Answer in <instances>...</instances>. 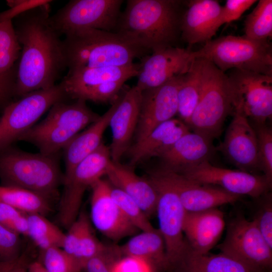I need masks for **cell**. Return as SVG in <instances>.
Returning <instances> with one entry per match:
<instances>
[{"instance_id": "obj_1", "label": "cell", "mask_w": 272, "mask_h": 272, "mask_svg": "<svg viewBox=\"0 0 272 272\" xmlns=\"http://www.w3.org/2000/svg\"><path fill=\"white\" fill-rule=\"evenodd\" d=\"M49 3L20 14L13 22L21 48L14 96L55 86L67 68L62 40L50 23Z\"/></svg>"}, {"instance_id": "obj_2", "label": "cell", "mask_w": 272, "mask_h": 272, "mask_svg": "<svg viewBox=\"0 0 272 272\" xmlns=\"http://www.w3.org/2000/svg\"><path fill=\"white\" fill-rule=\"evenodd\" d=\"M185 3L178 0H128L114 32L151 52L175 46L181 38Z\"/></svg>"}, {"instance_id": "obj_3", "label": "cell", "mask_w": 272, "mask_h": 272, "mask_svg": "<svg viewBox=\"0 0 272 272\" xmlns=\"http://www.w3.org/2000/svg\"><path fill=\"white\" fill-rule=\"evenodd\" d=\"M62 42L68 71L125 66L150 52L116 32L99 29L74 31L64 35Z\"/></svg>"}, {"instance_id": "obj_4", "label": "cell", "mask_w": 272, "mask_h": 272, "mask_svg": "<svg viewBox=\"0 0 272 272\" xmlns=\"http://www.w3.org/2000/svg\"><path fill=\"white\" fill-rule=\"evenodd\" d=\"M58 156L31 153L12 146L1 150V185L27 189L50 199L55 198L64 177Z\"/></svg>"}, {"instance_id": "obj_5", "label": "cell", "mask_w": 272, "mask_h": 272, "mask_svg": "<svg viewBox=\"0 0 272 272\" xmlns=\"http://www.w3.org/2000/svg\"><path fill=\"white\" fill-rule=\"evenodd\" d=\"M100 116L87 106L84 100L76 99L72 103L60 101L54 104L46 117L19 140L33 144L43 154L58 155L80 131Z\"/></svg>"}, {"instance_id": "obj_6", "label": "cell", "mask_w": 272, "mask_h": 272, "mask_svg": "<svg viewBox=\"0 0 272 272\" xmlns=\"http://www.w3.org/2000/svg\"><path fill=\"white\" fill-rule=\"evenodd\" d=\"M200 58L199 98L187 125L213 141L220 135L227 116L233 112L234 96L227 74L210 60Z\"/></svg>"}, {"instance_id": "obj_7", "label": "cell", "mask_w": 272, "mask_h": 272, "mask_svg": "<svg viewBox=\"0 0 272 272\" xmlns=\"http://www.w3.org/2000/svg\"><path fill=\"white\" fill-rule=\"evenodd\" d=\"M194 51L196 58L210 60L225 73L237 69L272 76V51L268 41L227 35L211 40Z\"/></svg>"}, {"instance_id": "obj_8", "label": "cell", "mask_w": 272, "mask_h": 272, "mask_svg": "<svg viewBox=\"0 0 272 272\" xmlns=\"http://www.w3.org/2000/svg\"><path fill=\"white\" fill-rule=\"evenodd\" d=\"M69 97L62 84L28 93L11 102L0 118V150L12 146L55 103Z\"/></svg>"}, {"instance_id": "obj_9", "label": "cell", "mask_w": 272, "mask_h": 272, "mask_svg": "<svg viewBox=\"0 0 272 272\" xmlns=\"http://www.w3.org/2000/svg\"><path fill=\"white\" fill-rule=\"evenodd\" d=\"M122 0H73L49 17L61 35L82 29L114 32L121 14Z\"/></svg>"}, {"instance_id": "obj_10", "label": "cell", "mask_w": 272, "mask_h": 272, "mask_svg": "<svg viewBox=\"0 0 272 272\" xmlns=\"http://www.w3.org/2000/svg\"><path fill=\"white\" fill-rule=\"evenodd\" d=\"M226 225L225 238L217 246L220 252L250 265L271 270L272 248L255 223L238 212Z\"/></svg>"}, {"instance_id": "obj_11", "label": "cell", "mask_w": 272, "mask_h": 272, "mask_svg": "<svg viewBox=\"0 0 272 272\" xmlns=\"http://www.w3.org/2000/svg\"><path fill=\"white\" fill-rule=\"evenodd\" d=\"M148 178L158 192L156 213L158 229L164 241L166 254L171 269L180 258L186 245L182 229L186 211L175 191L168 184L151 171Z\"/></svg>"}, {"instance_id": "obj_12", "label": "cell", "mask_w": 272, "mask_h": 272, "mask_svg": "<svg viewBox=\"0 0 272 272\" xmlns=\"http://www.w3.org/2000/svg\"><path fill=\"white\" fill-rule=\"evenodd\" d=\"M234 96L249 120L266 123L272 116V76L231 70L227 75Z\"/></svg>"}, {"instance_id": "obj_13", "label": "cell", "mask_w": 272, "mask_h": 272, "mask_svg": "<svg viewBox=\"0 0 272 272\" xmlns=\"http://www.w3.org/2000/svg\"><path fill=\"white\" fill-rule=\"evenodd\" d=\"M151 172L175 191L187 212H198L234 203L241 196L231 193L219 186L191 180L162 166Z\"/></svg>"}, {"instance_id": "obj_14", "label": "cell", "mask_w": 272, "mask_h": 272, "mask_svg": "<svg viewBox=\"0 0 272 272\" xmlns=\"http://www.w3.org/2000/svg\"><path fill=\"white\" fill-rule=\"evenodd\" d=\"M179 173L199 183L217 186L231 193L247 195L253 198L269 191L272 186L263 175L217 167L209 161Z\"/></svg>"}, {"instance_id": "obj_15", "label": "cell", "mask_w": 272, "mask_h": 272, "mask_svg": "<svg viewBox=\"0 0 272 272\" xmlns=\"http://www.w3.org/2000/svg\"><path fill=\"white\" fill-rule=\"evenodd\" d=\"M195 51L177 46L152 52L141 59L136 86L142 92L183 75L195 59Z\"/></svg>"}, {"instance_id": "obj_16", "label": "cell", "mask_w": 272, "mask_h": 272, "mask_svg": "<svg viewBox=\"0 0 272 272\" xmlns=\"http://www.w3.org/2000/svg\"><path fill=\"white\" fill-rule=\"evenodd\" d=\"M233 114L224 140L216 149L240 170L250 173L260 169L255 131L240 105L235 106Z\"/></svg>"}, {"instance_id": "obj_17", "label": "cell", "mask_w": 272, "mask_h": 272, "mask_svg": "<svg viewBox=\"0 0 272 272\" xmlns=\"http://www.w3.org/2000/svg\"><path fill=\"white\" fill-rule=\"evenodd\" d=\"M184 75L161 86L142 92L134 143L141 141L156 127L177 114V93Z\"/></svg>"}, {"instance_id": "obj_18", "label": "cell", "mask_w": 272, "mask_h": 272, "mask_svg": "<svg viewBox=\"0 0 272 272\" xmlns=\"http://www.w3.org/2000/svg\"><path fill=\"white\" fill-rule=\"evenodd\" d=\"M90 221L103 235L113 241L131 236L139 230L125 217L110 194L111 184L102 178L91 187Z\"/></svg>"}, {"instance_id": "obj_19", "label": "cell", "mask_w": 272, "mask_h": 272, "mask_svg": "<svg viewBox=\"0 0 272 272\" xmlns=\"http://www.w3.org/2000/svg\"><path fill=\"white\" fill-rule=\"evenodd\" d=\"M181 22V38L189 46L211 40L225 24L223 7L215 0L186 3Z\"/></svg>"}, {"instance_id": "obj_20", "label": "cell", "mask_w": 272, "mask_h": 272, "mask_svg": "<svg viewBox=\"0 0 272 272\" xmlns=\"http://www.w3.org/2000/svg\"><path fill=\"white\" fill-rule=\"evenodd\" d=\"M141 99L142 91L136 86L131 87L121 97L111 117L109 126L112 141L109 149L112 161L120 162L131 146L138 122Z\"/></svg>"}, {"instance_id": "obj_21", "label": "cell", "mask_w": 272, "mask_h": 272, "mask_svg": "<svg viewBox=\"0 0 272 272\" xmlns=\"http://www.w3.org/2000/svg\"><path fill=\"white\" fill-rule=\"evenodd\" d=\"M223 212L217 208L198 212H187L183 223V232L190 248L199 254H206L215 246L226 227Z\"/></svg>"}, {"instance_id": "obj_22", "label": "cell", "mask_w": 272, "mask_h": 272, "mask_svg": "<svg viewBox=\"0 0 272 272\" xmlns=\"http://www.w3.org/2000/svg\"><path fill=\"white\" fill-rule=\"evenodd\" d=\"M213 151L212 140L199 133L189 131L158 157L162 161V167L180 173L209 161Z\"/></svg>"}, {"instance_id": "obj_23", "label": "cell", "mask_w": 272, "mask_h": 272, "mask_svg": "<svg viewBox=\"0 0 272 272\" xmlns=\"http://www.w3.org/2000/svg\"><path fill=\"white\" fill-rule=\"evenodd\" d=\"M113 186L132 198L149 218L156 213L158 194L152 182L137 175L132 168L111 160L106 175Z\"/></svg>"}, {"instance_id": "obj_24", "label": "cell", "mask_w": 272, "mask_h": 272, "mask_svg": "<svg viewBox=\"0 0 272 272\" xmlns=\"http://www.w3.org/2000/svg\"><path fill=\"white\" fill-rule=\"evenodd\" d=\"M189 131L188 126L179 118H173L162 123L142 140L131 145L126 152L129 166L132 168L150 158L158 157Z\"/></svg>"}, {"instance_id": "obj_25", "label": "cell", "mask_w": 272, "mask_h": 272, "mask_svg": "<svg viewBox=\"0 0 272 272\" xmlns=\"http://www.w3.org/2000/svg\"><path fill=\"white\" fill-rule=\"evenodd\" d=\"M21 46L13 20L0 21V107L3 109L14 96L18 61Z\"/></svg>"}, {"instance_id": "obj_26", "label": "cell", "mask_w": 272, "mask_h": 272, "mask_svg": "<svg viewBox=\"0 0 272 272\" xmlns=\"http://www.w3.org/2000/svg\"><path fill=\"white\" fill-rule=\"evenodd\" d=\"M121 97L112 103L110 108L83 131L79 133L63 149L65 162L64 177L69 176L75 167L102 144L103 134L109 126L111 116Z\"/></svg>"}, {"instance_id": "obj_27", "label": "cell", "mask_w": 272, "mask_h": 272, "mask_svg": "<svg viewBox=\"0 0 272 272\" xmlns=\"http://www.w3.org/2000/svg\"><path fill=\"white\" fill-rule=\"evenodd\" d=\"M186 240V239H185ZM171 270L174 272H269L225 253L199 254L194 252L187 241L184 251Z\"/></svg>"}, {"instance_id": "obj_28", "label": "cell", "mask_w": 272, "mask_h": 272, "mask_svg": "<svg viewBox=\"0 0 272 272\" xmlns=\"http://www.w3.org/2000/svg\"><path fill=\"white\" fill-rule=\"evenodd\" d=\"M139 63L122 66L87 67L68 71L60 83L69 98L74 93L106 82L124 81L137 76Z\"/></svg>"}, {"instance_id": "obj_29", "label": "cell", "mask_w": 272, "mask_h": 272, "mask_svg": "<svg viewBox=\"0 0 272 272\" xmlns=\"http://www.w3.org/2000/svg\"><path fill=\"white\" fill-rule=\"evenodd\" d=\"M121 254L149 262L154 267L170 269L165 243L159 229L142 231L119 247Z\"/></svg>"}, {"instance_id": "obj_30", "label": "cell", "mask_w": 272, "mask_h": 272, "mask_svg": "<svg viewBox=\"0 0 272 272\" xmlns=\"http://www.w3.org/2000/svg\"><path fill=\"white\" fill-rule=\"evenodd\" d=\"M201 60L195 58L182 79L177 93L178 110L179 119L186 125L197 105L200 92Z\"/></svg>"}, {"instance_id": "obj_31", "label": "cell", "mask_w": 272, "mask_h": 272, "mask_svg": "<svg viewBox=\"0 0 272 272\" xmlns=\"http://www.w3.org/2000/svg\"><path fill=\"white\" fill-rule=\"evenodd\" d=\"M0 201L26 214L45 216L51 209V199L37 192L16 186L1 185Z\"/></svg>"}, {"instance_id": "obj_32", "label": "cell", "mask_w": 272, "mask_h": 272, "mask_svg": "<svg viewBox=\"0 0 272 272\" xmlns=\"http://www.w3.org/2000/svg\"><path fill=\"white\" fill-rule=\"evenodd\" d=\"M27 237L40 250L52 247H62L65 233L45 216L37 214H27Z\"/></svg>"}, {"instance_id": "obj_33", "label": "cell", "mask_w": 272, "mask_h": 272, "mask_svg": "<svg viewBox=\"0 0 272 272\" xmlns=\"http://www.w3.org/2000/svg\"><path fill=\"white\" fill-rule=\"evenodd\" d=\"M244 36L257 41H267L272 36V1L260 0L244 22Z\"/></svg>"}, {"instance_id": "obj_34", "label": "cell", "mask_w": 272, "mask_h": 272, "mask_svg": "<svg viewBox=\"0 0 272 272\" xmlns=\"http://www.w3.org/2000/svg\"><path fill=\"white\" fill-rule=\"evenodd\" d=\"M38 261L47 272H82L84 265L62 248L40 250Z\"/></svg>"}, {"instance_id": "obj_35", "label": "cell", "mask_w": 272, "mask_h": 272, "mask_svg": "<svg viewBox=\"0 0 272 272\" xmlns=\"http://www.w3.org/2000/svg\"><path fill=\"white\" fill-rule=\"evenodd\" d=\"M110 194L121 212L138 230L148 231L155 228L140 206L124 192L111 185Z\"/></svg>"}, {"instance_id": "obj_36", "label": "cell", "mask_w": 272, "mask_h": 272, "mask_svg": "<svg viewBox=\"0 0 272 272\" xmlns=\"http://www.w3.org/2000/svg\"><path fill=\"white\" fill-rule=\"evenodd\" d=\"M251 205V220L272 248V194L268 191L254 198Z\"/></svg>"}, {"instance_id": "obj_37", "label": "cell", "mask_w": 272, "mask_h": 272, "mask_svg": "<svg viewBox=\"0 0 272 272\" xmlns=\"http://www.w3.org/2000/svg\"><path fill=\"white\" fill-rule=\"evenodd\" d=\"M253 128L257 140L260 170L272 185V129L266 123L254 124Z\"/></svg>"}, {"instance_id": "obj_38", "label": "cell", "mask_w": 272, "mask_h": 272, "mask_svg": "<svg viewBox=\"0 0 272 272\" xmlns=\"http://www.w3.org/2000/svg\"><path fill=\"white\" fill-rule=\"evenodd\" d=\"M126 81H118L106 82L96 86L85 88L73 93L70 98L81 99L95 102H113Z\"/></svg>"}, {"instance_id": "obj_39", "label": "cell", "mask_w": 272, "mask_h": 272, "mask_svg": "<svg viewBox=\"0 0 272 272\" xmlns=\"http://www.w3.org/2000/svg\"><path fill=\"white\" fill-rule=\"evenodd\" d=\"M106 247L93 234L90 221L84 229L74 256L85 266L89 259L101 253Z\"/></svg>"}, {"instance_id": "obj_40", "label": "cell", "mask_w": 272, "mask_h": 272, "mask_svg": "<svg viewBox=\"0 0 272 272\" xmlns=\"http://www.w3.org/2000/svg\"><path fill=\"white\" fill-rule=\"evenodd\" d=\"M0 224L20 236H27V214L2 201H0Z\"/></svg>"}, {"instance_id": "obj_41", "label": "cell", "mask_w": 272, "mask_h": 272, "mask_svg": "<svg viewBox=\"0 0 272 272\" xmlns=\"http://www.w3.org/2000/svg\"><path fill=\"white\" fill-rule=\"evenodd\" d=\"M22 254L21 236L0 224V262L15 259Z\"/></svg>"}, {"instance_id": "obj_42", "label": "cell", "mask_w": 272, "mask_h": 272, "mask_svg": "<svg viewBox=\"0 0 272 272\" xmlns=\"http://www.w3.org/2000/svg\"><path fill=\"white\" fill-rule=\"evenodd\" d=\"M90 221L85 213H80L76 220L67 228L66 233H65L62 247L65 251L74 256L84 229Z\"/></svg>"}, {"instance_id": "obj_43", "label": "cell", "mask_w": 272, "mask_h": 272, "mask_svg": "<svg viewBox=\"0 0 272 272\" xmlns=\"http://www.w3.org/2000/svg\"><path fill=\"white\" fill-rule=\"evenodd\" d=\"M120 253L118 247H107L101 253L89 259L85 264V272H114L113 261Z\"/></svg>"}, {"instance_id": "obj_44", "label": "cell", "mask_w": 272, "mask_h": 272, "mask_svg": "<svg viewBox=\"0 0 272 272\" xmlns=\"http://www.w3.org/2000/svg\"><path fill=\"white\" fill-rule=\"evenodd\" d=\"M43 0L7 1L10 9L0 13V21L12 20L28 10L50 3Z\"/></svg>"}, {"instance_id": "obj_45", "label": "cell", "mask_w": 272, "mask_h": 272, "mask_svg": "<svg viewBox=\"0 0 272 272\" xmlns=\"http://www.w3.org/2000/svg\"><path fill=\"white\" fill-rule=\"evenodd\" d=\"M256 0H227L223 7V17L225 23H230L240 18Z\"/></svg>"}, {"instance_id": "obj_46", "label": "cell", "mask_w": 272, "mask_h": 272, "mask_svg": "<svg viewBox=\"0 0 272 272\" xmlns=\"http://www.w3.org/2000/svg\"><path fill=\"white\" fill-rule=\"evenodd\" d=\"M27 259H28L26 254L22 253L15 259L0 262V272H14L21 263Z\"/></svg>"}, {"instance_id": "obj_47", "label": "cell", "mask_w": 272, "mask_h": 272, "mask_svg": "<svg viewBox=\"0 0 272 272\" xmlns=\"http://www.w3.org/2000/svg\"><path fill=\"white\" fill-rule=\"evenodd\" d=\"M28 272H47L37 260L30 261L27 265Z\"/></svg>"}, {"instance_id": "obj_48", "label": "cell", "mask_w": 272, "mask_h": 272, "mask_svg": "<svg viewBox=\"0 0 272 272\" xmlns=\"http://www.w3.org/2000/svg\"><path fill=\"white\" fill-rule=\"evenodd\" d=\"M30 261L28 259L21 263L14 271V272H28L27 265Z\"/></svg>"}, {"instance_id": "obj_49", "label": "cell", "mask_w": 272, "mask_h": 272, "mask_svg": "<svg viewBox=\"0 0 272 272\" xmlns=\"http://www.w3.org/2000/svg\"><path fill=\"white\" fill-rule=\"evenodd\" d=\"M269 272H271V270H270Z\"/></svg>"}]
</instances>
